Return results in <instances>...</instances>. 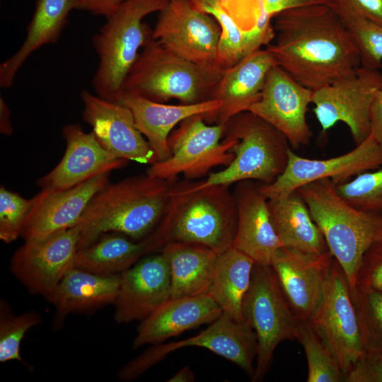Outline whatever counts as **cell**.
Instances as JSON below:
<instances>
[{
  "mask_svg": "<svg viewBox=\"0 0 382 382\" xmlns=\"http://www.w3.org/2000/svg\"><path fill=\"white\" fill-rule=\"evenodd\" d=\"M272 18L275 40L266 49L277 65L312 91L351 74L361 65L352 34L330 5L291 8Z\"/></svg>",
  "mask_w": 382,
  "mask_h": 382,
  "instance_id": "6da1fadb",
  "label": "cell"
},
{
  "mask_svg": "<svg viewBox=\"0 0 382 382\" xmlns=\"http://www.w3.org/2000/svg\"><path fill=\"white\" fill-rule=\"evenodd\" d=\"M173 181L149 175L110 182L91 199L78 224V250L104 233L144 239L157 226L168 206Z\"/></svg>",
  "mask_w": 382,
  "mask_h": 382,
  "instance_id": "7a4b0ae2",
  "label": "cell"
},
{
  "mask_svg": "<svg viewBox=\"0 0 382 382\" xmlns=\"http://www.w3.org/2000/svg\"><path fill=\"white\" fill-rule=\"evenodd\" d=\"M237 208L229 186L188 190L173 184L166 212L148 236L156 250L169 242L205 246L219 255L233 247Z\"/></svg>",
  "mask_w": 382,
  "mask_h": 382,
  "instance_id": "3957f363",
  "label": "cell"
},
{
  "mask_svg": "<svg viewBox=\"0 0 382 382\" xmlns=\"http://www.w3.org/2000/svg\"><path fill=\"white\" fill-rule=\"evenodd\" d=\"M297 190L352 290L364 254L371 245L382 240V214L351 206L339 196L335 184L329 178L308 183Z\"/></svg>",
  "mask_w": 382,
  "mask_h": 382,
  "instance_id": "277c9868",
  "label": "cell"
},
{
  "mask_svg": "<svg viewBox=\"0 0 382 382\" xmlns=\"http://www.w3.org/2000/svg\"><path fill=\"white\" fill-rule=\"evenodd\" d=\"M168 0H125L92 37L99 62L91 81L95 93L117 102L140 49L152 39L153 30L143 19L160 12Z\"/></svg>",
  "mask_w": 382,
  "mask_h": 382,
  "instance_id": "5b68a950",
  "label": "cell"
},
{
  "mask_svg": "<svg viewBox=\"0 0 382 382\" xmlns=\"http://www.w3.org/2000/svg\"><path fill=\"white\" fill-rule=\"evenodd\" d=\"M224 71L184 59L152 38L128 74L122 93L159 103H197L214 99Z\"/></svg>",
  "mask_w": 382,
  "mask_h": 382,
  "instance_id": "8992f818",
  "label": "cell"
},
{
  "mask_svg": "<svg viewBox=\"0 0 382 382\" xmlns=\"http://www.w3.org/2000/svg\"><path fill=\"white\" fill-rule=\"evenodd\" d=\"M224 137L235 139L233 161L202 181L183 182L188 190L230 186L248 180L267 185L284 171L289 142L281 132L257 115L245 111L233 116L225 123Z\"/></svg>",
  "mask_w": 382,
  "mask_h": 382,
  "instance_id": "52a82bcc",
  "label": "cell"
},
{
  "mask_svg": "<svg viewBox=\"0 0 382 382\" xmlns=\"http://www.w3.org/2000/svg\"><path fill=\"white\" fill-rule=\"evenodd\" d=\"M244 320L254 330L257 352L253 382L269 370L278 345L296 340L299 320L289 306L271 265L255 263L250 287L242 304Z\"/></svg>",
  "mask_w": 382,
  "mask_h": 382,
  "instance_id": "ba28073f",
  "label": "cell"
},
{
  "mask_svg": "<svg viewBox=\"0 0 382 382\" xmlns=\"http://www.w3.org/2000/svg\"><path fill=\"white\" fill-rule=\"evenodd\" d=\"M224 131L225 124L207 125L204 115L184 120L169 135L170 156L151 164L146 174L173 181L180 174L197 178L213 168L227 166L234 158L235 139L224 137Z\"/></svg>",
  "mask_w": 382,
  "mask_h": 382,
  "instance_id": "9c48e42d",
  "label": "cell"
},
{
  "mask_svg": "<svg viewBox=\"0 0 382 382\" xmlns=\"http://www.w3.org/2000/svg\"><path fill=\"white\" fill-rule=\"evenodd\" d=\"M187 347H199L234 363L252 377L257 352L254 330L246 321H237L224 313L197 335L177 342L157 344L120 369L122 381L134 380L170 353Z\"/></svg>",
  "mask_w": 382,
  "mask_h": 382,
  "instance_id": "30bf717a",
  "label": "cell"
},
{
  "mask_svg": "<svg viewBox=\"0 0 382 382\" xmlns=\"http://www.w3.org/2000/svg\"><path fill=\"white\" fill-rule=\"evenodd\" d=\"M382 89L379 69L360 65L351 74L313 92L314 112L325 132L345 123L356 146L370 135V109L376 93Z\"/></svg>",
  "mask_w": 382,
  "mask_h": 382,
  "instance_id": "8fae6325",
  "label": "cell"
},
{
  "mask_svg": "<svg viewBox=\"0 0 382 382\" xmlns=\"http://www.w3.org/2000/svg\"><path fill=\"white\" fill-rule=\"evenodd\" d=\"M309 321L334 353L345 376L364 352L349 282L335 258L321 301Z\"/></svg>",
  "mask_w": 382,
  "mask_h": 382,
  "instance_id": "7c38bea8",
  "label": "cell"
},
{
  "mask_svg": "<svg viewBox=\"0 0 382 382\" xmlns=\"http://www.w3.org/2000/svg\"><path fill=\"white\" fill-rule=\"evenodd\" d=\"M158 13L154 40L189 61L219 66L217 51L221 31L212 16L198 9L191 0H168Z\"/></svg>",
  "mask_w": 382,
  "mask_h": 382,
  "instance_id": "4fadbf2b",
  "label": "cell"
},
{
  "mask_svg": "<svg viewBox=\"0 0 382 382\" xmlns=\"http://www.w3.org/2000/svg\"><path fill=\"white\" fill-rule=\"evenodd\" d=\"M287 166L270 184L260 183V190L267 199L284 197L308 183L330 179L335 185L353 177L382 167V145L371 135L352 151L328 159H310L288 152Z\"/></svg>",
  "mask_w": 382,
  "mask_h": 382,
  "instance_id": "5bb4252c",
  "label": "cell"
},
{
  "mask_svg": "<svg viewBox=\"0 0 382 382\" xmlns=\"http://www.w3.org/2000/svg\"><path fill=\"white\" fill-rule=\"evenodd\" d=\"M79 238L76 225L43 238L25 241L13 253L9 270L30 293L47 299L74 267Z\"/></svg>",
  "mask_w": 382,
  "mask_h": 382,
  "instance_id": "9a60e30c",
  "label": "cell"
},
{
  "mask_svg": "<svg viewBox=\"0 0 382 382\" xmlns=\"http://www.w3.org/2000/svg\"><path fill=\"white\" fill-rule=\"evenodd\" d=\"M313 92L275 64L267 73L259 99L248 111L281 132L293 146H306L313 136L306 120Z\"/></svg>",
  "mask_w": 382,
  "mask_h": 382,
  "instance_id": "2e32d148",
  "label": "cell"
},
{
  "mask_svg": "<svg viewBox=\"0 0 382 382\" xmlns=\"http://www.w3.org/2000/svg\"><path fill=\"white\" fill-rule=\"evenodd\" d=\"M83 120L88 124L101 146L119 158L141 164L157 161L147 140L136 126L129 108L83 90Z\"/></svg>",
  "mask_w": 382,
  "mask_h": 382,
  "instance_id": "e0dca14e",
  "label": "cell"
},
{
  "mask_svg": "<svg viewBox=\"0 0 382 382\" xmlns=\"http://www.w3.org/2000/svg\"><path fill=\"white\" fill-rule=\"evenodd\" d=\"M110 173H100L65 190L41 188L32 198L21 237L43 238L78 225L93 197L109 183Z\"/></svg>",
  "mask_w": 382,
  "mask_h": 382,
  "instance_id": "ac0fdd59",
  "label": "cell"
},
{
  "mask_svg": "<svg viewBox=\"0 0 382 382\" xmlns=\"http://www.w3.org/2000/svg\"><path fill=\"white\" fill-rule=\"evenodd\" d=\"M168 262L161 251L139 260L120 273L117 296L113 303L117 324L141 321L170 298Z\"/></svg>",
  "mask_w": 382,
  "mask_h": 382,
  "instance_id": "d6986e66",
  "label": "cell"
},
{
  "mask_svg": "<svg viewBox=\"0 0 382 382\" xmlns=\"http://www.w3.org/2000/svg\"><path fill=\"white\" fill-rule=\"evenodd\" d=\"M333 260L330 251L311 255L282 247L275 254L271 267L299 320H309L317 310Z\"/></svg>",
  "mask_w": 382,
  "mask_h": 382,
  "instance_id": "ffe728a7",
  "label": "cell"
},
{
  "mask_svg": "<svg viewBox=\"0 0 382 382\" xmlns=\"http://www.w3.org/2000/svg\"><path fill=\"white\" fill-rule=\"evenodd\" d=\"M66 149L61 161L37 180L41 188L65 190L104 172L123 167L127 160L105 149L91 131L86 132L78 124L62 128Z\"/></svg>",
  "mask_w": 382,
  "mask_h": 382,
  "instance_id": "44dd1931",
  "label": "cell"
},
{
  "mask_svg": "<svg viewBox=\"0 0 382 382\" xmlns=\"http://www.w3.org/2000/svg\"><path fill=\"white\" fill-rule=\"evenodd\" d=\"M233 194L238 214L233 248L255 263L271 265L283 245L274 227L268 199L260 190V183L240 181Z\"/></svg>",
  "mask_w": 382,
  "mask_h": 382,
  "instance_id": "7402d4cb",
  "label": "cell"
},
{
  "mask_svg": "<svg viewBox=\"0 0 382 382\" xmlns=\"http://www.w3.org/2000/svg\"><path fill=\"white\" fill-rule=\"evenodd\" d=\"M117 102L130 109L137 127L149 143L157 161L170 156L168 139L178 124L196 115L212 118L222 105L217 99L193 104L167 105L126 93H122Z\"/></svg>",
  "mask_w": 382,
  "mask_h": 382,
  "instance_id": "603a6c76",
  "label": "cell"
},
{
  "mask_svg": "<svg viewBox=\"0 0 382 382\" xmlns=\"http://www.w3.org/2000/svg\"><path fill=\"white\" fill-rule=\"evenodd\" d=\"M223 311L209 295L170 298L141 321L132 349L165 340L199 325L211 323Z\"/></svg>",
  "mask_w": 382,
  "mask_h": 382,
  "instance_id": "cb8c5ba5",
  "label": "cell"
},
{
  "mask_svg": "<svg viewBox=\"0 0 382 382\" xmlns=\"http://www.w3.org/2000/svg\"><path fill=\"white\" fill-rule=\"evenodd\" d=\"M275 64L272 54L259 48L226 69L214 95L222 105L212 118L225 124L233 116L248 111L259 99L267 73Z\"/></svg>",
  "mask_w": 382,
  "mask_h": 382,
  "instance_id": "d4e9b609",
  "label": "cell"
},
{
  "mask_svg": "<svg viewBox=\"0 0 382 382\" xmlns=\"http://www.w3.org/2000/svg\"><path fill=\"white\" fill-rule=\"evenodd\" d=\"M120 274L102 275L74 267L46 299L55 308L54 325L59 327L71 313H89L113 304Z\"/></svg>",
  "mask_w": 382,
  "mask_h": 382,
  "instance_id": "484cf974",
  "label": "cell"
},
{
  "mask_svg": "<svg viewBox=\"0 0 382 382\" xmlns=\"http://www.w3.org/2000/svg\"><path fill=\"white\" fill-rule=\"evenodd\" d=\"M79 0H37L25 38L19 49L0 64V86L10 88L28 58L46 45L58 41L70 12Z\"/></svg>",
  "mask_w": 382,
  "mask_h": 382,
  "instance_id": "4316f807",
  "label": "cell"
},
{
  "mask_svg": "<svg viewBox=\"0 0 382 382\" xmlns=\"http://www.w3.org/2000/svg\"><path fill=\"white\" fill-rule=\"evenodd\" d=\"M268 204L274 227L284 248L311 255L330 251L321 230L297 190L284 197L268 199Z\"/></svg>",
  "mask_w": 382,
  "mask_h": 382,
  "instance_id": "83f0119b",
  "label": "cell"
},
{
  "mask_svg": "<svg viewBox=\"0 0 382 382\" xmlns=\"http://www.w3.org/2000/svg\"><path fill=\"white\" fill-rule=\"evenodd\" d=\"M161 252L170 267V298L207 294L218 254L201 245L174 241Z\"/></svg>",
  "mask_w": 382,
  "mask_h": 382,
  "instance_id": "f1b7e54d",
  "label": "cell"
},
{
  "mask_svg": "<svg viewBox=\"0 0 382 382\" xmlns=\"http://www.w3.org/2000/svg\"><path fill=\"white\" fill-rule=\"evenodd\" d=\"M127 237L114 232L103 234L77 250L74 267L97 274H117L132 267L144 255L156 251L147 236L139 242Z\"/></svg>",
  "mask_w": 382,
  "mask_h": 382,
  "instance_id": "f546056e",
  "label": "cell"
},
{
  "mask_svg": "<svg viewBox=\"0 0 382 382\" xmlns=\"http://www.w3.org/2000/svg\"><path fill=\"white\" fill-rule=\"evenodd\" d=\"M255 262L232 247L218 255L209 294L226 313L237 321H245L242 304L252 279Z\"/></svg>",
  "mask_w": 382,
  "mask_h": 382,
  "instance_id": "4dcf8cb0",
  "label": "cell"
},
{
  "mask_svg": "<svg viewBox=\"0 0 382 382\" xmlns=\"http://www.w3.org/2000/svg\"><path fill=\"white\" fill-rule=\"evenodd\" d=\"M199 10L212 16L221 28L217 63L223 69L233 66L250 52L267 45L274 37L273 27L242 30L224 10L219 0H191Z\"/></svg>",
  "mask_w": 382,
  "mask_h": 382,
  "instance_id": "1f68e13d",
  "label": "cell"
},
{
  "mask_svg": "<svg viewBox=\"0 0 382 382\" xmlns=\"http://www.w3.org/2000/svg\"><path fill=\"white\" fill-rule=\"evenodd\" d=\"M302 345L308 364L307 382H341L344 374L331 349L309 320H299L296 334Z\"/></svg>",
  "mask_w": 382,
  "mask_h": 382,
  "instance_id": "d6a6232c",
  "label": "cell"
},
{
  "mask_svg": "<svg viewBox=\"0 0 382 382\" xmlns=\"http://www.w3.org/2000/svg\"><path fill=\"white\" fill-rule=\"evenodd\" d=\"M350 296L364 352L382 354V292L355 286Z\"/></svg>",
  "mask_w": 382,
  "mask_h": 382,
  "instance_id": "836d02e7",
  "label": "cell"
},
{
  "mask_svg": "<svg viewBox=\"0 0 382 382\" xmlns=\"http://www.w3.org/2000/svg\"><path fill=\"white\" fill-rule=\"evenodd\" d=\"M346 202L363 212L382 214V167L335 185Z\"/></svg>",
  "mask_w": 382,
  "mask_h": 382,
  "instance_id": "e575fe53",
  "label": "cell"
},
{
  "mask_svg": "<svg viewBox=\"0 0 382 382\" xmlns=\"http://www.w3.org/2000/svg\"><path fill=\"white\" fill-rule=\"evenodd\" d=\"M335 9L342 18L356 42L360 52L361 65L376 69L381 68L382 25L355 13Z\"/></svg>",
  "mask_w": 382,
  "mask_h": 382,
  "instance_id": "d590c367",
  "label": "cell"
},
{
  "mask_svg": "<svg viewBox=\"0 0 382 382\" xmlns=\"http://www.w3.org/2000/svg\"><path fill=\"white\" fill-rule=\"evenodd\" d=\"M42 322L41 316L36 311H29L20 315L6 311L5 303L1 301L0 314V361L5 363L16 360L22 361L20 354L21 344L25 333Z\"/></svg>",
  "mask_w": 382,
  "mask_h": 382,
  "instance_id": "8d00e7d4",
  "label": "cell"
},
{
  "mask_svg": "<svg viewBox=\"0 0 382 382\" xmlns=\"http://www.w3.org/2000/svg\"><path fill=\"white\" fill-rule=\"evenodd\" d=\"M32 204L17 192L0 187V239L11 243L21 236V229Z\"/></svg>",
  "mask_w": 382,
  "mask_h": 382,
  "instance_id": "74e56055",
  "label": "cell"
},
{
  "mask_svg": "<svg viewBox=\"0 0 382 382\" xmlns=\"http://www.w3.org/2000/svg\"><path fill=\"white\" fill-rule=\"evenodd\" d=\"M221 5L243 30L267 29L272 27V19L262 0H219Z\"/></svg>",
  "mask_w": 382,
  "mask_h": 382,
  "instance_id": "f35d334b",
  "label": "cell"
},
{
  "mask_svg": "<svg viewBox=\"0 0 382 382\" xmlns=\"http://www.w3.org/2000/svg\"><path fill=\"white\" fill-rule=\"evenodd\" d=\"M356 286L382 292V240L364 254L357 275Z\"/></svg>",
  "mask_w": 382,
  "mask_h": 382,
  "instance_id": "ab89813d",
  "label": "cell"
},
{
  "mask_svg": "<svg viewBox=\"0 0 382 382\" xmlns=\"http://www.w3.org/2000/svg\"><path fill=\"white\" fill-rule=\"evenodd\" d=\"M345 382H382V354L364 353L345 374Z\"/></svg>",
  "mask_w": 382,
  "mask_h": 382,
  "instance_id": "60d3db41",
  "label": "cell"
},
{
  "mask_svg": "<svg viewBox=\"0 0 382 382\" xmlns=\"http://www.w3.org/2000/svg\"><path fill=\"white\" fill-rule=\"evenodd\" d=\"M330 6L382 25V0H332Z\"/></svg>",
  "mask_w": 382,
  "mask_h": 382,
  "instance_id": "b9f144b4",
  "label": "cell"
},
{
  "mask_svg": "<svg viewBox=\"0 0 382 382\" xmlns=\"http://www.w3.org/2000/svg\"><path fill=\"white\" fill-rule=\"evenodd\" d=\"M264 9L271 18L280 12L313 5H330L332 0H262Z\"/></svg>",
  "mask_w": 382,
  "mask_h": 382,
  "instance_id": "7bdbcfd3",
  "label": "cell"
},
{
  "mask_svg": "<svg viewBox=\"0 0 382 382\" xmlns=\"http://www.w3.org/2000/svg\"><path fill=\"white\" fill-rule=\"evenodd\" d=\"M125 0H79L78 10L105 17L110 14Z\"/></svg>",
  "mask_w": 382,
  "mask_h": 382,
  "instance_id": "ee69618b",
  "label": "cell"
},
{
  "mask_svg": "<svg viewBox=\"0 0 382 382\" xmlns=\"http://www.w3.org/2000/svg\"><path fill=\"white\" fill-rule=\"evenodd\" d=\"M370 127V135L382 145V89L376 93L371 105Z\"/></svg>",
  "mask_w": 382,
  "mask_h": 382,
  "instance_id": "f6af8a7d",
  "label": "cell"
},
{
  "mask_svg": "<svg viewBox=\"0 0 382 382\" xmlns=\"http://www.w3.org/2000/svg\"><path fill=\"white\" fill-rule=\"evenodd\" d=\"M11 111L4 99L0 98V132L4 135H11L13 128L10 120Z\"/></svg>",
  "mask_w": 382,
  "mask_h": 382,
  "instance_id": "bcb514c9",
  "label": "cell"
},
{
  "mask_svg": "<svg viewBox=\"0 0 382 382\" xmlns=\"http://www.w3.org/2000/svg\"><path fill=\"white\" fill-rule=\"evenodd\" d=\"M195 381V376L192 371L187 366L183 367L168 382H193Z\"/></svg>",
  "mask_w": 382,
  "mask_h": 382,
  "instance_id": "7dc6e473",
  "label": "cell"
}]
</instances>
